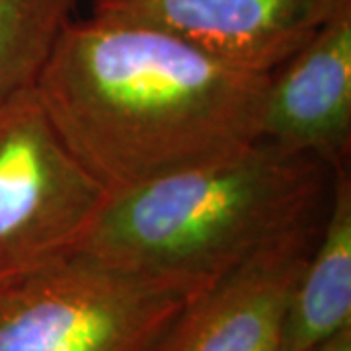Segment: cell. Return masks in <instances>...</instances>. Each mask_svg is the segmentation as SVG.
<instances>
[{
    "label": "cell",
    "instance_id": "obj_4",
    "mask_svg": "<svg viewBox=\"0 0 351 351\" xmlns=\"http://www.w3.org/2000/svg\"><path fill=\"white\" fill-rule=\"evenodd\" d=\"M108 199L36 88L0 108V283L80 252Z\"/></svg>",
    "mask_w": 351,
    "mask_h": 351
},
{
    "label": "cell",
    "instance_id": "obj_6",
    "mask_svg": "<svg viewBox=\"0 0 351 351\" xmlns=\"http://www.w3.org/2000/svg\"><path fill=\"white\" fill-rule=\"evenodd\" d=\"M351 0H96L92 14L156 25L258 75L306 45Z\"/></svg>",
    "mask_w": 351,
    "mask_h": 351
},
{
    "label": "cell",
    "instance_id": "obj_8",
    "mask_svg": "<svg viewBox=\"0 0 351 351\" xmlns=\"http://www.w3.org/2000/svg\"><path fill=\"white\" fill-rule=\"evenodd\" d=\"M351 328V178L332 176L322 226L285 314V351H313Z\"/></svg>",
    "mask_w": 351,
    "mask_h": 351
},
{
    "label": "cell",
    "instance_id": "obj_10",
    "mask_svg": "<svg viewBox=\"0 0 351 351\" xmlns=\"http://www.w3.org/2000/svg\"><path fill=\"white\" fill-rule=\"evenodd\" d=\"M313 351H351V328L324 341L322 346L314 348Z\"/></svg>",
    "mask_w": 351,
    "mask_h": 351
},
{
    "label": "cell",
    "instance_id": "obj_3",
    "mask_svg": "<svg viewBox=\"0 0 351 351\" xmlns=\"http://www.w3.org/2000/svg\"><path fill=\"white\" fill-rule=\"evenodd\" d=\"M201 289L76 252L0 283V351H152Z\"/></svg>",
    "mask_w": 351,
    "mask_h": 351
},
{
    "label": "cell",
    "instance_id": "obj_1",
    "mask_svg": "<svg viewBox=\"0 0 351 351\" xmlns=\"http://www.w3.org/2000/svg\"><path fill=\"white\" fill-rule=\"evenodd\" d=\"M267 80L162 27L90 14L64 25L34 88L117 193L258 141Z\"/></svg>",
    "mask_w": 351,
    "mask_h": 351
},
{
    "label": "cell",
    "instance_id": "obj_9",
    "mask_svg": "<svg viewBox=\"0 0 351 351\" xmlns=\"http://www.w3.org/2000/svg\"><path fill=\"white\" fill-rule=\"evenodd\" d=\"M75 0H0V108L36 86Z\"/></svg>",
    "mask_w": 351,
    "mask_h": 351
},
{
    "label": "cell",
    "instance_id": "obj_2",
    "mask_svg": "<svg viewBox=\"0 0 351 351\" xmlns=\"http://www.w3.org/2000/svg\"><path fill=\"white\" fill-rule=\"evenodd\" d=\"M334 170L265 141L110 193L80 252L207 287L324 211Z\"/></svg>",
    "mask_w": 351,
    "mask_h": 351
},
{
    "label": "cell",
    "instance_id": "obj_5",
    "mask_svg": "<svg viewBox=\"0 0 351 351\" xmlns=\"http://www.w3.org/2000/svg\"><path fill=\"white\" fill-rule=\"evenodd\" d=\"M324 211L201 289L152 351H285L289 297Z\"/></svg>",
    "mask_w": 351,
    "mask_h": 351
},
{
    "label": "cell",
    "instance_id": "obj_7",
    "mask_svg": "<svg viewBox=\"0 0 351 351\" xmlns=\"http://www.w3.org/2000/svg\"><path fill=\"white\" fill-rule=\"evenodd\" d=\"M308 154L332 170L348 164L351 143V6L276 69L265 88L260 137Z\"/></svg>",
    "mask_w": 351,
    "mask_h": 351
}]
</instances>
